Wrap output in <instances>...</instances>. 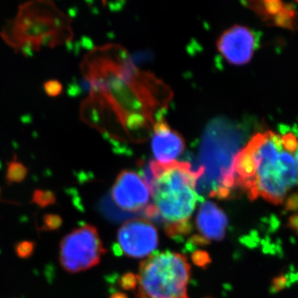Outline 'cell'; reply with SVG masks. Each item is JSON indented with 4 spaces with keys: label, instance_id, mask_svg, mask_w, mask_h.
<instances>
[{
    "label": "cell",
    "instance_id": "19",
    "mask_svg": "<svg viewBox=\"0 0 298 298\" xmlns=\"http://www.w3.org/2000/svg\"><path fill=\"white\" fill-rule=\"evenodd\" d=\"M263 6L267 14L275 16L283 9L284 4L279 0H265L263 1Z\"/></svg>",
    "mask_w": 298,
    "mask_h": 298
},
{
    "label": "cell",
    "instance_id": "3",
    "mask_svg": "<svg viewBox=\"0 0 298 298\" xmlns=\"http://www.w3.org/2000/svg\"><path fill=\"white\" fill-rule=\"evenodd\" d=\"M243 135L227 120H216L208 127L200 149L203 187L210 196L226 198L235 187L233 161L240 151Z\"/></svg>",
    "mask_w": 298,
    "mask_h": 298
},
{
    "label": "cell",
    "instance_id": "4",
    "mask_svg": "<svg viewBox=\"0 0 298 298\" xmlns=\"http://www.w3.org/2000/svg\"><path fill=\"white\" fill-rule=\"evenodd\" d=\"M191 266L186 257L174 252L149 256L137 275H126L125 289H135L140 298H188Z\"/></svg>",
    "mask_w": 298,
    "mask_h": 298
},
{
    "label": "cell",
    "instance_id": "8",
    "mask_svg": "<svg viewBox=\"0 0 298 298\" xmlns=\"http://www.w3.org/2000/svg\"><path fill=\"white\" fill-rule=\"evenodd\" d=\"M112 198L118 207L126 212L147 210L151 191L149 184L140 174L125 170L119 174L113 186Z\"/></svg>",
    "mask_w": 298,
    "mask_h": 298
},
{
    "label": "cell",
    "instance_id": "6",
    "mask_svg": "<svg viewBox=\"0 0 298 298\" xmlns=\"http://www.w3.org/2000/svg\"><path fill=\"white\" fill-rule=\"evenodd\" d=\"M105 252L97 229L85 225L62 239L59 260L65 271L76 274L96 266Z\"/></svg>",
    "mask_w": 298,
    "mask_h": 298
},
{
    "label": "cell",
    "instance_id": "5",
    "mask_svg": "<svg viewBox=\"0 0 298 298\" xmlns=\"http://www.w3.org/2000/svg\"><path fill=\"white\" fill-rule=\"evenodd\" d=\"M51 33L72 37L71 19L51 1H34L20 5L14 19L7 21L0 36L17 52L27 44L39 51L40 40Z\"/></svg>",
    "mask_w": 298,
    "mask_h": 298
},
{
    "label": "cell",
    "instance_id": "17",
    "mask_svg": "<svg viewBox=\"0 0 298 298\" xmlns=\"http://www.w3.org/2000/svg\"><path fill=\"white\" fill-rule=\"evenodd\" d=\"M62 225V218L56 214H45L42 218V225L40 226V231L50 232L58 230Z\"/></svg>",
    "mask_w": 298,
    "mask_h": 298
},
{
    "label": "cell",
    "instance_id": "1",
    "mask_svg": "<svg viewBox=\"0 0 298 298\" xmlns=\"http://www.w3.org/2000/svg\"><path fill=\"white\" fill-rule=\"evenodd\" d=\"M146 179L152 203L145 213L158 217L170 237L190 232V220L199 200L196 186L202 176V167L194 170L186 161L161 163L151 161L146 167Z\"/></svg>",
    "mask_w": 298,
    "mask_h": 298
},
{
    "label": "cell",
    "instance_id": "10",
    "mask_svg": "<svg viewBox=\"0 0 298 298\" xmlns=\"http://www.w3.org/2000/svg\"><path fill=\"white\" fill-rule=\"evenodd\" d=\"M185 147L183 138L164 120H159L154 125L151 149L155 161L161 163L176 161V158L183 152Z\"/></svg>",
    "mask_w": 298,
    "mask_h": 298
},
{
    "label": "cell",
    "instance_id": "20",
    "mask_svg": "<svg viewBox=\"0 0 298 298\" xmlns=\"http://www.w3.org/2000/svg\"><path fill=\"white\" fill-rule=\"evenodd\" d=\"M32 116L30 115H26L21 118V121H22L23 124H29V123L32 122Z\"/></svg>",
    "mask_w": 298,
    "mask_h": 298
},
{
    "label": "cell",
    "instance_id": "11",
    "mask_svg": "<svg viewBox=\"0 0 298 298\" xmlns=\"http://www.w3.org/2000/svg\"><path fill=\"white\" fill-rule=\"evenodd\" d=\"M200 240L219 241L225 238L228 219L225 212L215 202L206 200L199 208L196 219Z\"/></svg>",
    "mask_w": 298,
    "mask_h": 298
},
{
    "label": "cell",
    "instance_id": "15",
    "mask_svg": "<svg viewBox=\"0 0 298 298\" xmlns=\"http://www.w3.org/2000/svg\"><path fill=\"white\" fill-rule=\"evenodd\" d=\"M280 130L283 134L282 145L288 152H295L298 149V138L294 133L290 132L289 127L285 125L280 126Z\"/></svg>",
    "mask_w": 298,
    "mask_h": 298
},
{
    "label": "cell",
    "instance_id": "9",
    "mask_svg": "<svg viewBox=\"0 0 298 298\" xmlns=\"http://www.w3.org/2000/svg\"><path fill=\"white\" fill-rule=\"evenodd\" d=\"M258 45L256 35L249 27L236 25L226 30L218 40L220 53L229 63L242 66L251 60Z\"/></svg>",
    "mask_w": 298,
    "mask_h": 298
},
{
    "label": "cell",
    "instance_id": "16",
    "mask_svg": "<svg viewBox=\"0 0 298 298\" xmlns=\"http://www.w3.org/2000/svg\"><path fill=\"white\" fill-rule=\"evenodd\" d=\"M36 242L32 240H22L14 245V252L19 259H28L34 254Z\"/></svg>",
    "mask_w": 298,
    "mask_h": 298
},
{
    "label": "cell",
    "instance_id": "2",
    "mask_svg": "<svg viewBox=\"0 0 298 298\" xmlns=\"http://www.w3.org/2000/svg\"><path fill=\"white\" fill-rule=\"evenodd\" d=\"M256 166L254 185L248 194L254 200L259 196L279 205L298 184V169L294 156L283 151L281 136L272 131L257 134L248 143Z\"/></svg>",
    "mask_w": 298,
    "mask_h": 298
},
{
    "label": "cell",
    "instance_id": "22",
    "mask_svg": "<svg viewBox=\"0 0 298 298\" xmlns=\"http://www.w3.org/2000/svg\"><path fill=\"white\" fill-rule=\"evenodd\" d=\"M0 168H1V161H0Z\"/></svg>",
    "mask_w": 298,
    "mask_h": 298
},
{
    "label": "cell",
    "instance_id": "21",
    "mask_svg": "<svg viewBox=\"0 0 298 298\" xmlns=\"http://www.w3.org/2000/svg\"><path fill=\"white\" fill-rule=\"evenodd\" d=\"M0 196H1V188H0Z\"/></svg>",
    "mask_w": 298,
    "mask_h": 298
},
{
    "label": "cell",
    "instance_id": "12",
    "mask_svg": "<svg viewBox=\"0 0 298 298\" xmlns=\"http://www.w3.org/2000/svg\"><path fill=\"white\" fill-rule=\"evenodd\" d=\"M27 170L24 164L17 161V156L14 154L12 161L7 162V171H6V182L10 186L13 183H21L27 177Z\"/></svg>",
    "mask_w": 298,
    "mask_h": 298
},
{
    "label": "cell",
    "instance_id": "18",
    "mask_svg": "<svg viewBox=\"0 0 298 298\" xmlns=\"http://www.w3.org/2000/svg\"><path fill=\"white\" fill-rule=\"evenodd\" d=\"M42 88L45 93L47 94V96L49 97H56L60 96L63 91L62 84L57 80H49L45 81Z\"/></svg>",
    "mask_w": 298,
    "mask_h": 298
},
{
    "label": "cell",
    "instance_id": "14",
    "mask_svg": "<svg viewBox=\"0 0 298 298\" xmlns=\"http://www.w3.org/2000/svg\"><path fill=\"white\" fill-rule=\"evenodd\" d=\"M56 202V194L50 190L36 189L32 193L31 203H33L40 208H46Z\"/></svg>",
    "mask_w": 298,
    "mask_h": 298
},
{
    "label": "cell",
    "instance_id": "7",
    "mask_svg": "<svg viewBox=\"0 0 298 298\" xmlns=\"http://www.w3.org/2000/svg\"><path fill=\"white\" fill-rule=\"evenodd\" d=\"M118 245L123 254L133 259L151 256L158 246V233L147 219H133L124 223L117 235Z\"/></svg>",
    "mask_w": 298,
    "mask_h": 298
},
{
    "label": "cell",
    "instance_id": "13",
    "mask_svg": "<svg viewBox=\"0 0 298 298\" xmlns=\"http://www.w3.org/2000/svg\"><path fill=\"white\" fill-rule=\"evenodd\" d=\"M295 17H296V12L292 4H284L283 9L274 16V23L279 27L294 29Z\"/></svg>",
    "mask_w": 298,
    "mask_h": 298
}]
</instances>
